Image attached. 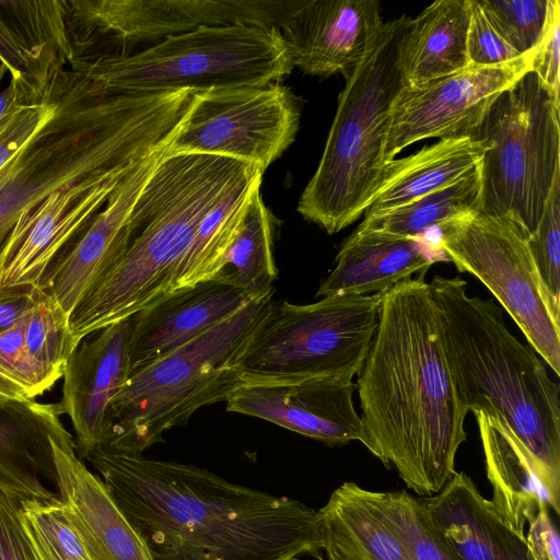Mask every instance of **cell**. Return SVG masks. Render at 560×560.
<instances>
[{
  "label": "cell",
  "instance_id": "obj_26",
  "mask_svg": "<svg viewBox=\"0 0 560 560\" xmlns=\"http://www.w3.org/2000/svg\"><path fill=\"white\" fill-rule=\"evenodd\" d=\"M59 404L35 399L0 402V487L22 499L57 495L40 480L55 482L49 435L65 430Z\"/></svg>",
  "mask_w": 560,
  "mask_h": 560
},
{
  "label": "cell",
  "instance_id": "obj_27",
  "mask_svg": "<svg viewBox=\"0 0 560 560\" xmlns=\"http://www.w3.org/2000/svg\"><path fill=\"white\" fill-rule=\"evenodd\" d=\"M469 20L470 0H439L409 19L397 58L407 88H421L469 66Z\"/></svg>",
  "mask_w": 560,
  "mask_h": 560
},
{
  "label": "cell",
  "instance_id": "obj_7",
  "mask_svg": "<svg viewBox=\"0 0 560 560\" xmlns=\"http://www.w3.org/2000/svg\"><path fill=\"white\" fill-rule=\"evenodd\" d=\"M384 22L349 71L318 166L302 191L298 212L328 234L364 214L376 188L392 106L406 85L397 65L409 21Z\"/></svg>",
  "mask_w": 560,
  "mask_h": 560
},
{
  "label": "cell",
  "instance_id": "obj_43",
  "mask_svg": "<svg viewBox=\"0 0 560 560\" xmlns=\"http://www.w3.org/2000/svg\"><path fill=\"white\" fill-rule=\"evenodd\" d=\"M527 525L525 539L533 560H560V537L550 509L540 510Z\"/></svg>",
  "mask_w": 560,
  "mask_h": 560
},
{
  "label": "cell",
  "instance_id": "obj_8",
  "mask_svg": "<svg viewBox=\"0 0 560 560\" xmlns=\"http://www.w3.org/2000/svg\"><path fill=\"white\" fill-rule=\"evenodd\" d=\"M69 67L112 92L196 93L277 83L293 63L279 28L232 24L201 26L126 56Z\"/></svg>",
  "mask_w": 560,
  "mask_h": 560
},
{
  "label": "cell",
  "instance_id": "obj_12",
  "mask_svg": "<svg viewBox=\"0 0 560 560\" xmlns=\"http://www.w3.org/2000/svg\"><path fill=\"white\" fill-rule=\"evenodd\" d=\"M302 0H66L72 62L126 56L201 26L277 27Z\"/></svg>",
  "mask_w": 560,
  "mask_h": 560
},
{
  "label": "cell",
  "instance_id": "obj_5",
  "mask_svg": "<svg viewBox=\"0 0 560 560\" xmlns=\"http://www.w3.org/2000/svg\"><path fill=\"white\" fill-rule=\"evenodd\" d=\"M429 287L460 407L503 420L560 486V386L545 362L511 334L497 304L467 293L462 278L435 275Z\"/></svg>",
  "mask_w": 560,
  "mask_h": 560
},
{
  "label": "cell",
  "instance_id": "obj_1",
  "mask_svg": "<svg viewBox=\"0 0 560 560\" xmlns=\"http://www.w3.org/2000/svg\"><path fill=\"white\" fill-rule=\"evenodd\" d=\"M85 459L153 560H289L324 549L319 510L299 500L104 446Z\"/></svg>",
  "mask_w": 560,
  "mask_h": 560
},
{
  "label": "cell",
  "instance_id": "obj_47",
  "mask_svg": "<svg viewBox=\"0 0 560 560\" xmlns=\"http://www.w3.org/2000/svg\"><path fill=\"white\" fill-rule=\"evenodd\" d=\"M326 555V560H340L338 557H336L335 555L330 553V552H325ZM320 560H324L322 557H320Z\"/></svg>",
  "mask_w": 560,
  "mask_h": 560
},
{
  "label": "cell",
  "instance_id": "obj_41",
  "mask_svg": "<svg viewBox=\"0 0 560 560\" xmlns=\"http://www.w3.org/2000/svg\"><path fill=\"white\" fill-rule=\"evenodd\" d=\"M22 500L0 487V560H40L21 518Z\"/></svg>",
  "mask_w": 560,
  "mask_h": 560
},
{
  "label": "cell",
  "instance_id": "obj_18",
  "mask_svg": "<svg viewBox=\"0 0 560 560\" xmlns=\"http://www.w3.org/2000/svg\"><path fill=\"white\" fill-rule=\"evenodd\" d=\"M130 334L131 318L112 324L83 338L67 362L58 404L71 419L80 459L103 442L109 408L131 375Z\"/></svg>",
  "mask_w": 560,
  "mask_h": 560
},
{
  "label": "cell",
  "instance_id": "obj_37",
  "mask_svg": "<svg viewBox=\"0 0 560 560\" xmlns=\"http://www.w3.org/2000/svg\"><path fill=\"white\" fill-rule=\"evenodd\" d=\"M528 245L552 304L560 310V173L556 175L544 213Z\"/></svg>",
  "mask_w": 560,
  "mask_h": 560
},
{
  "label": "cell",
  "instance_id": "obj_45",
  "mask_svg": "<svg viewBox=\"0 0 560 560\" xmlns=\"http://www.w3.org/2000/svg\"><path fill=\"white\" fill-rule=\"evenodd\" d=\"M7 71V68L0 63V85ZM27 105L32 104L28 103L25 94L13 81H10L8 88L0 91V125L19 109Z\"/></svg>",
  "mask_w": 560,
  "mask_h": 560
},
{
  "label": "cell",
  "instance_id": "obj_4",
  "mask_svg": "<svg viewBox=\"0 0 560 560\" xmlns=\"http://www.w3.org/2000/svg\"><path fill=\"white\" fill-rule=\"evenodd\" d=\"M257 173L264 172L224 156L166 152L132 206L121 255L69 317L74 341L79 345L170 294L201 221Z\"/></svg>",
  "mask_w": 560,
  "mask_h": 560
},
{
  "label": "cell",
  "instance_id": "obj_20",
  "mask_svg": "<svg viewBox=\"0 0 560 560\" xmlns=\"http://www.w3.org/2000/svg\"><path fill=\"white\" fill-rule=\"evenodd\" d=\"M167 149L168 145L158 150L126 175L106 205L47 275L42 289L69 317L85 293L121 255L132 206Z\"/></svg>",
  "mask_w": 560,
  "mask_h": 560
},
{
  "label": "cell",
  "instance_id": "obj_42",
  "mask_svg": "<svg viewBox=\"0 0 560 560\" xmlns=\"http://www.w3.org/2000/svg\"><path fill=\"white\" fill-rule=\"evenodd\" d=\"M560 2L550 0L549 14L544 34L532 50V71H534L552 96L559 100V47H560Z\"/></svg>",
  "mask_w": 560,
  "mask_h": 560
},
{
  "label": "cell",
  "instance_id": "obj_30",
  "mask_svg": "<svg viewBox=\"0 0 560 560\" xmlns=\"http://www.w3.org/2000/svg\"><path fill=\"white\" fill-rule=\"evenodd\" d=\"M481 163L456 182L433 190L401 207L364 217L355 231L401 238H420L429 230L441 229L480 212Z\"/></svg>",
  "mask_w": 560,
  "mask_h": 560
},
{
  "label": "cell",
  "instance_id": "obj_24",
  "mask_svg": "<svg viewBox=\"0 0 560 560\" xmlns=\"http://www.w3.org/2000/svg\"><path fill=\"white\" fill-rule=\"evenodd\" d=\"M433 525L463 560H533L525 536L510 529L464 471L421 501Z\"/></svg>",
  "mask_w": 560,
  "mask_h": 560
},
{
  "label": "cell",
  "instance_id": "obj_17",
  "mask_svg": "<svg viewBox=\"0 0 560 560\" xmlns=\"http://www.w3.org/2000/svg\"><path fill=\"white\" fill-rule=\"evenodd\" d=\"M384 21L376 0H302L279 31L293 67L310 75H346Z\"/></svg>",
  "mask_w": 560,
  "mask_h": 560
},
{
  "label": "cell",
  "instance_id": "obj_33",
  "mask_svg": "<svg viewBox=\"0 0 560 560\" xmlns=\"http://www.w3.org/2000/svg\"><path fill=\"white\" fill-rule=\"evenodd\" d=\"M364 494L398 536L411 560H463L433 525L421 501L405 490Z\"/></svg>",
  "mask_w": 560,
  "mask_h": 560
},
{
  "label": "cell",
  "instance_id": "obj_38",
  "mask_svg": "<svg viewBox=\"0 0 560 560\" xmlns=\"http://www.w3.org/2000/svg\"><path fill=\"white\" fill-rule=\"evenodd\" d=\"M26 315L0 334V375L23 388L28 399H35L49 390L51 384L27 352L24 339Z\"/></svg>",
  "mask_w": 560,
  "mask_h": 560
},
{
  "label": "cell",
  "instance_id": "obj_16",
  "mask_svg": "<svg viewBox=\"0 0 560 560\" xmlns=\"http://www.w3.org/2000/svg\"><path fill=\"white\" fill-rule=\"evenodd\" d=\"M225 400L226 410L266 421L328 445L364 442L353 404L355 383L342 377L256 378Z\"/></svg>",
  "mask_w": 560,
  "mask_h": 560
},
{
  "label": "cell",
  "instance_id": "obj_11",
  "mask_svg": "<svg viewBox=\"0 0 560 560\" xmlns=\"http://www.w3.org/2000/svg\"><path fill=\"white\" fill-rule=\"evenodd\" d=\"M438 242L459 272L481 281L509 313L528 345L560 374V310L549 299L528 245V232L510 215L476 213L444 225Z\"/></svg>",
  "mask_w": 560,
  "mask_h": 560
},
{
  "label": "cell",
  "instance_id": "obj_14",
  "mask_svg": "<svg viewBox=\"0 0 560 560\" xmlns=\"http://www.w3.org/2000/svg\"><path fill=\"white\" fill-rule=\"evenodd\" d=\"M533 52L492 67L468 66L418 89L406 85L389 116L383 165L427 138L474 137L497 97L532 71Z\"/></svg>",
  "mask_w": 560,
  "mask_h": 560
},
{
  "label": "cell",
  "instance_id": "obj_21",
  "mask_svg": "<svg viewBox=\"0 0 560 560\" xmlns=\"http://www.w3.org/2000/svg\"><path fill=\"white\" fill-rule=\"evenodd\" d=\"M65 15L66 0H0V63L30 104L72 61Z\"/></svg>",
  "mask_w": 560,
  "mask_h": 560
},
{
  "label": "cell",
  "instance_id": "obj_19",
  "mask_svg": "<svg viewBox=\"0 0 560 560\" xmlns=\"http://www.w3.org/2000/svg\"><path fill=\"white\" fill-rule=\"evenodd\" d=\"M49 443L55 485L90 560H153L103 480L77 455L67 429L49 435Z\"/></svg>",
  "mask_w": 560,
  "mask_h": 560
},
{
  "label": "cell",
  "instance_id": "obj_9",
  "mask_svg": "<svg viewBox=\"0 0 560 560\" xmlns=\"http://www.w3.org/2000/svg\"><path fill=\"white\" fill-rule=\"evenodd\" d=\"M560 102L534 71L503 91L474 137L488 149L481 161V208L510 215L532 234L560 173Z\"/></svg>",
  "mask_w": 560,
  "mask_h": 560
},
{
  "label": "cell",
  "instance_id": "obj_25",
  "mask_svg": "<svg viewBox=\"0 0 560 560\" xmlns=\"http://www.w3.org/2000/svg\"><path fill=\"white\" fill-rule=\"evenodd\" d=\"M444 259L421 238L354 231L340 247L336 266L320 282L316 296L380 294Z\"/></svg>",
  "mask_w": 560,
  "mask_h": 560
},
{
  "label": "cell",
  "instance_id": "obj_36",
  "mask_svg": "<svg viewBox=\"0 0 560 560\" xmlns=\"http://www.w3.org/2000/svg\"><path fill=\"white\" fill-rule=\"evenodd\" d=\"M501 37L520 55L532 51L540 40L550 0H478Z\"/></svg>",
  "mask_w": 560,
  "mask_h": 560
},
{
  "label": "cell",
  "instance_id": "obj_6",
  "mask_svg": "<svg viewBox=\"0 0 560 560\" xmlns=\"http://www.w3.org/2000/svg\"><path fill=\"white\" fill-rule=\"evenodd\" d=\"M275 289L171 353L133 372L114 399L98 446L142 455L201 407L243 384L241 363L276 301Z\"/></svg>",
  "mask_w": 560,
  "mask_h": 560
},
{
  "label": "cell",
  "instance_id": "obj_2",
  "mask_svg": "<svg viewBox=\"0 0 560 560\" xmlns=\"http://www.w3.org/2000/svg\"><path fill=\"white\" fill-rule=\"evenodd\" d=\"M424 275L381 293L378 323L358 373L363 445L420 497L452 478L465 419Z\"/></svg>",
  "mask_w": 560,
  "mask_h": 560
},
{
  "label": "cell",
  "instance_id": "obj_48",
  "mask_svg": "<svg viewBox=\"0 0 560 560\" xmlns=\"http://www.w3.org/2000/svg\"><path fill=\"white\" fill-rule=\"evenodd\" d=\"M318 559L320 560V557H319ZM289 560H304V559H302V558H300V557H294V558H291V559H289Z\"/></svg>",
  "mask_w": 560,
  "mask_h": 560
},
{
  "label": "cell",
  "instance_id": "obj_32",
  "mask_svg": "<svg viewBox=\"0 0 560 560\" xmlns=\"http://www.w3.org/2000/svg\"><path fill=\"white\" fill-rule=\"evenodd\" d=\"M262 174L257 173L235 187L201 221L175 271L171 292L211 280L219 272Z\"/></svg>",
  "mask_w": 560,
  "mask_h": 560
},
{
  "label": "cell",
  "instance_id": "obj_22",
  "mask_svg": "<svg viewBox=\"0 0 560 560\" xmlns=\"http://www.w3.org/2000/svg\"><path fill=\"white\" fill-rule=\"evenodd\" d=\"M253 299L211 279L179 288L143 308L130 317L131 374L226 319Z\"/></svg>",
  "mask_w": 560,
  "mask_h": 560
},
{
  "label": "cell",
  "instance_id": "obj_10",
  "mask_svg": "<svg viewBox=\"0 0 560 560\" xmlns=\"http://www.w3.org/2000/svg\"><path fill=\"white\" fill-rule=\"evenodd\" d=\"M381 293L276 302L241 363L242 377L358 375L378 323Z\"/></svg>",
  "mask_w": 560,
  "mask_h": 560
},
{
  "label": "cell",
  "instance_id": "obj_3",
  "mask_svg": "<svg viewBox=\"0 0 560 560\" xmlns=\"http://www.w3.org/2000/svg\"><path fill=\"white\" fill-rule=\"evenodd\" d=\"M51 117L0 170V256L20 215L77 183L132 170L170 144L192 92H112L70 68L50 85Z\"/></svg>",
  "mask_w": 560,
  "mask_h": 560
},
{
  "label": "cell",
  "instance_id": "obj_34",
  "mask_svg": "<svg viewBox=\"0 0 560 560\" xmlns=\"http://www.w3.org/2000/svg\"><path fill=\"white\" fill-rule=\"evenodd\" d=\"M24 339L31 358L52 386L63 376L78 343L71 334L69 316L42 288L26 315Z\"/></svg>",
  "mask_w": 560,
  "mask_h": 560
},
{
  "label": "cell",
  "instance_id": "obj_23",
  "mask_svg": "<svg viewBox=\"0 0 560 560\" xmlns=\"http://www.w3.org/2000/svg\"><path fill=\"white\" fill-rule=\"evenodd\" d=\"M492 486L490 500L501 521L524 537L525 526L542 509L560 512V486L544 472L526 446L500 418L475 412Z\"/></svg>",
  "mask_w": 560,
  "mask_h": 560
},
{
  "label": "cell",
  "instance_id": "obj_39",
  "mask_svg": "<svg viewBox=\"0 0 560 560\" xmlns=\"http://www.w3.org/2000/svg\"><path fill=\"white\" fill-rule=\"evenodd\" d=\"M469 66L492 67L510 62L517 54L495 31L478 0H470V20L467 32Z\"/></svg>",
  "mask_w": 560,
  "mask_h": 560
},
{
  "label": "cell",
  "instance_id": "obj_35",
  "mask_svg": "<svg viewBox=\"0 0 560 560\" xmlns=\"http://www.w3.org/2000/svg\"><path fill=\"white\" fill-rule=\"evenodd\" d=\"M21 518L40 560H90L60 498L23 499Z\"/></svg>",
  "mask_w": 560,
  "mask_h": 560
},
{
  "label": "cell",
  "instance_id": "obj_46",
  "mask_svg": "<svg viewBox=\"0 0 560 560\" xmlns=\"http://www.w3.org/2000/svg\"><path fill=\"white\" fill-rule=\"evenodd\" d=\"M26 400L32 399H28L23 388L0 375V402Z\"/></svg>",
  "mask_w": 560,
  "mask_h": 560
},
{
  "label": "cell",
  "instance_id": "obj_31",
  "mask_svg": "<svg viewBox=\"0 0 560 560\" xmlns=\"http://www.w3.org/2000/svg\"><path fill=\"white\" fill-rule=\"evenodd\" d=\"M275 221L262 201L260 186L256 187L222 267L212 279L233 285L250 298L275 289L278 276L273 256Z\"/></svg>",
  "mask_w": 560,
  "mask_h": 560
},
{
  "label": "cell",
  "instance_id": "obj_44",
  "mask_svg": "<svg viewBox=\"0 0 560 560\" xmlns=\"http://www.w3.org/2000/svg\"><path fill=\"white\" fill-rule=\"evenodd\" d=\"M39 288L0 292V334L16 325L32 308Z\"/></svg>",
  "mask_w": 560,
  "mask_h": 560
},
{
  "label": "cell",
  "instance_id": "obj_40",
  "mask_svg": "<svg viewBox=\"0 0 560 560\" xmlns=\"http://www.w3.org/2000/svg\"><path fill=\"white\" fill-rule=\"evenodd\" d=\"M54 109L49 88L45 102L22 107L0 125V170L51 117Z\"/></svg>",
  "mask_w": 560,
  "mask_h": 560
},
{
  "label": "cell",
  "instance_id": "obj_29",
  "mask_svg": "<svg viewBox=\"0 0 560 560\" xmlns=\"http://www.w3.org/2000/svg\"><path fill=\"white\" fill-rule=\"evenodd\" d=\"M324 552L340 560H411L406 547L364 494L346 481L319 510Z\"/></svg>",
  "mask_w": 560,
  "mask_h": 560
},
{
  "label": "cell",
  "instance_id": "obj_13",
  "mask_svg": "<svg viewBox=\"0 0 560 560\" xmlns=\"http://www.w3.org/2000/svg\"><path fill=\"white\" fill-rule=\"evenodd\" d=\"M300 117L299 100L279 82L196 92L167 154L224 156L265 172L294 142Z\"/></svg>",
  "mask_w": 560,
  "mask_h": 560
},
{
  "label": "cell",
  "instance_id": "obj_28",
  "mask_svg": "<svg viewBox=\"0 0 560 560\" xmlns=\"http://www.w3.org/2000/svg\"><path fill=\"white\" fill-rule=\"evenodd\" d=\"M487 149L488 143L476 137L440 139L385 163L363 215L401 207L456 182L481 163Z\"/></svg>",
  "mask_w": 560,
  "mask_h": 560
},
{
  "label": "cell",
  "instance_id": "obj_15",
  "mask_svg": "<svg viewBox=\"0 0 560 560\" xmlns=\"http://www.w3.org/2000/svg\"><path fill=\"white\" fill-rule=\"evenodd\" d=\"M132 170L61 188L24 211L0 256V292L15 288H42L54 265Z\"/></svg>",
  "mask_w": 560,
  "mask_h": 560
}]
</instances>
